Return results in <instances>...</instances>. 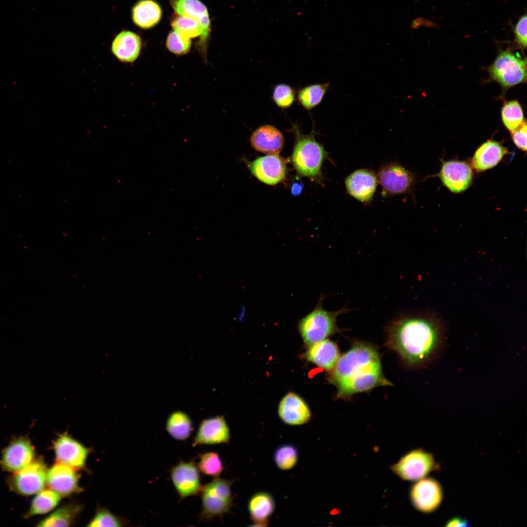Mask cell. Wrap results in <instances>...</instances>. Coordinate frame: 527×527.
<instances>
[{
	"instance_id": "obj_3",
	"label": "cell",
	"mask_w": 527,
	"mask_h": 527,
	"mask_svg": "<svg viewBox=\"0 0 527 527\" xmlns=\"http://www.w3.org/2000/svg\"><path fill=\"white\" fill-rule=\"evenodd\" d=\"M295 137L291 161L298 174L315 181L321 182L322 167L327 154L323 144L316 141L315 132L303 134L295 124Z\"/></svg>"
},
{
	"instance_id": "obj_38",
	"label": "cell",
	"mask_w": 527,
	"mask_h": 527,
	"mask_svg": "<svg viewBox=\"0 0 527 527\" xmlns=\"http://www.w3.org/2000/svg\"><path fill=\"white\" fill-rule=\"evenodd\" d=\"M527 20L526 14L522 16L514 29L515 41L522 49L527 47Z\"/></svg>"
},
{
	"instance_id": "obj_36",
	"label": "cell",
	"mask_w": 527,
	"mask_h": 527,
	"mask_svg": "<svg viewBox=\"0 0 527 527\" xmlns=\"http://www.w3.org/2000/svg\"><path fill=\"white\" fill-rule=\"evenodd\" d=\"M191 39L173 30L170 32L166 40V46L172 53L176 55H184L190 50Z\"/></svg>"
},
{
	"instance_id": "obj_26",
	"label": "cell",
	"mask_w": 527,
	"mask_h": 527,
	"mask_svg": "<svg viewBox=\"0 0 527 527\" xmlns=\"http://www.w3.org/2000/svg\"><path fill=\"white\" fill-rule=\"evenodd\" d=\"M134 23L142 29H149L160 21L162 16L161 6L154 0H140L133 6L132 11Z\"/></svg>"
},
{
	"instance_id": "obj_18",
	"label": "cell",
	"mask_w": 527,
	"mask_h": 527,
	"mask_svg": "<svg viewBox=\"0 0 527 527\" xmlns=\"http://www.w3.org/2000/svg\"><path fill=\"white\" fill-rule=\"evenodd\" d=\"M278 414L283 422L290 426L304 424L311 418V411L305 401L291 392L287 393L280 401Z\"/></svg>"
},
{
	"instance_id": "obj_4",
	"label": "cell",
	"mask_w": 527,
	"mask_h": 527,
	"mask_svg": "<svg viewBox=\"0 0 527 527\" xmlns=\"http://www.w3.org/2000/svg\"><path fill=\"white\" fill-rule=\"evenodd\" d=\"M324 299L322 294L314 308L298 323V331L308 346L340 332L337 324L338 317L351 311L346 306L334 311L326 310L323 307Z\"/></svg>"
},
{
	"instance_id": "obj_35",
	"label": "cell",
	"mask_w": 527,
	"mask_h": 527,
	"mask_svg": "<svg viewBox=\"0 0 527 527\" xmlns=\"http://www.w3.org/2000/svg\"><path fill=\"white\" fill-rule=\"evenodd\" d=\"M272 98L276 105L284 109L292 105L295 99V92L289 85L280 83L273 88Z\"/></svg>"
},
{
	"instance_id": "obj_27",
	"label": "cell",
	"mask_w": 527,
	"mask_h": 527,
	"mask_svg": "<svg viewBox=\"0 0 527 527\" xmlns=\"http://www.w3.org/2000/svg\"><path fill=\"white\" fill-rule=\"evenodd\" d=\"M165 429L173 439L184 441L190 437L193 426L190 418L186 413L182 411H175L168 416Z\"/></svg>"
},
{
	"instance_id": "obj_41",
	"label": "cell",
	"mask_w": 527,
	"mask_h": 527,
	"mask_svg": "<svg viewBox=\"0 0 527 527\" xmlns=\"http://www.w3.org/2000/svg\"><path fill=\"white\" fill-rule=\"evenodd\" d=\"M302 188V183L299 182L294 183L291 187V193L293 195H298L301 192Z\"/></svg>"
},
{
	"instance_id": "obj_14",
	"label": "cell",
	"mask_w": 527,
	"mask_h": 527,
	"mask_svg": "<svg viewBox=\"0 0 527 527\" xmlns=\"http://www.w3.org/2000/svg\"><path fill=\"white\" fill-rule=\"evenodd\" d=\"M34 456V448L30 441L25 437H19L4 449L1 465L4 470L16 473L28 466Z\"/></svg>"
},
{
	"instance_id": "obj_9",
	"label": "cell",
	"mask_w": 527,
	"mask_h": 527,
	"mask_svg": "<svg viewBox=\"0 0 527 527\" xmlns=\"http://www.w3.org/2000/svg\"><path fill=\"white\" fill-rule=\"evenodd\" d=\"M169 473L180 500L200 494L203 486L201 472L194 461L181 460L171 468Z\"/></svg>"
},
{
	"instance_id": "obj_31",
	"label": "cell",
	"mask_w": 527,
	"mask_h": 527,
	"mask_svg": "<svg viewBox=\"0 0 527 527\" xmlns=\"http://www.w3.org/2000/svg\"><path fill=\"white\" fill-rule=\"evenodd\" d=\"M502 121L510 132L518 128L526 120L521 104L516 100L506 102L501 112Z\"/></svg>"
},
{
	"instance_id": "obj_25",
	"label": "cell",
	"mask_w": 527,
	"mask_h": 527,
	"mask_svg": "<svg viewBox=\"0 0 527 527\" xmlns=\"http://www.w3.org/2000/svg\"><path fill=\"white\" fill-rule=\"evenodd\" d=\"M275 509V502L272 495L267 492H258L253 494L248 502L250 517L258 526H266L269 517Z\"/></svg>"
},
{
	"instance_id": "obj_22",
	"label": "cell",
	"mask_w": 527,
	"mask_h": 527,
	"mask_svg": "<svg viewBox=\"0 0 527 527\" xmlns=\"http://www.w3.org/2000/svg\"><path fill=\"white\" fill-rule=\"evenodd\" d=\"M304 355L308 361L329 372L340 356L337 345L327 339L309 345Z\"/></svg>"
},
{
	"instance_id": "obj_33",
	"label": "cell",
	"mask_w": 527,
	"mask_h": 527,
	"mask_svg": "<svg viewBox=\"0 0 527 527\" xmlns=\"http://www.w3.org/2000/svg\"><path fill=\"white\" fill-rule=\"evenodd\" d=\"M171 24L174 30L190 39L201 36V40L203 36L202 25L193 18L176 14L172 17Z\"/></svg>"
},
{
	"instance_id": "obj_40",
	"label": "cell",
	"mask_w": 527,
	"mask_h": 527,
	"mask_svg": "<svg viewBox=\"0 0 527 527\" xmlns=\"http://www.w3.org/2000/svg\"><path fill=\"white\" fill-rule=\"evenodd\" d=\"M469 526V523L468 521L459 517L450 519L446 525V527H467Z\"/></svg>"
},
{
	"instance_id": "obj_15",
	"label": "cell",
	"mask_w": 527,
	"mask_h": 527,
	"mask_svg": "<svg viewBox=\"0 0 527 527\" xmlns=\"http://www.w3.org/2000/svg\"><path fill=\"white\" fill-rule=\"evenodd\" d=\"M438 176L450 191L458 193L469 187L473 172L471 167L466 162L449 161L443 162Z\"/></svg>"
},
{
	"instance_id": "obj_20",
	"label": "cell",
	"mask_w": 527,
	"mask_h": 527,
	"mask_svg": "<svg viewBox=\"0 0 527 527\" xmlns=\"http://www.w3.org/2000/svg\"><path fill=\"white\" fill-rule=\"evenodd\" d=\"M284 139L282 133L270 124L257 128L251 134L250 142L256 150L267 154H278L282 150Z\"/></svg>"
},
{
	"instance_id": "obj_16",
	"label": "cell",
	"mask_w": 527,
	"mask_h": 527,
	"mask_svg": "<svg viewBox=\"0 0 527 527\" xmlns=\"http://www.w3.org/2000/svg\"><path fill=\"white\" fill-rule=\"evenodd\" d=\"M54 446L58 463L75 469L81 468L85 465L88 449L66 433L60 435Z\"/></svg>"
},
{
	"instance_id": "obj_5",
	"label": "cell",
	"mask_w": 527,
	"mask_h": 527,
	"mask_svg": "<svg viewBox=\"0 0 527 527\" xmlns=\"http://www.w3.org/2000/svg\"><path fill=\"white\" fill-rule=\"evenodd\" d=\"M234 480L214 478L204 486L200 492L201 499L200 520L209 521L214 517L221 519L234 506L231 486Z\"/></svg>"
},
{
	"instance_id": "obj_30",
	"label": "cell",
	"mask_w": 527,
	"mask_h": 527,
	"mask_svg": "<svg viewBox=\"0 0 527 527\" xmlns=\"http://www.w3.org/2000/svg\"><path fill=\"white\" fill-rule=\"evenodd\" d=\"M81 507L77 505L63 506L41 520L38 527H68L73 522Z\"/></svg>"
},
{
	"instance_id": "obj_10",
	"label": "cell",
	"mask_w": 527,
	"mask_h": 527,
	"mask_svg": "<svg viewBox=\"0 0 527 527\" xmlns=\"http://www.w3.org/2000/svg\"><path fill=\"white\" fill-rule=\"evenodd\" d=\"M47 471L41 459L33 461L25 468L14 473L11 480L12 488L23 495L37 494L45 486Z\"/></svg>"
},
{
	"instance_id": "obj_13",
	"label": "cell",
	"mask_w": 527,
	"mask_h": 527,
	"mask_svg": "<svg viewBox=\"0 0 527 527\" xmlns=\"http://www.w3.org/2000/svg\"><path fill=\"white\" fill-rule=\"evenodd\" d=\"M231 439L230 429L223 416L203 420L193 438L192 446L216 445L228 444Z\"/></svg>"
},
{
	"instance_id": "obj_37",
	"label": "cell",
	"mask_w": 527,
	"mask_h": 527,
	"mask_svg": "<svg viewBox=\"0 0 527 527\" xmlns=\"http://www.w3.org/2000/svg\"><path fill=\"white\" fill-rule=\"evenodd\" d=\"M121 522L117 517L105 509L97 512L93 519L87 525L88 527H120Z\"/></svg>"
},
{
	"instance_id": "obj_19",
	"label": "cell",
	"mask_w": 527,
	"mask_h": 527,
	"mask_svg": "<svg viewBox=\"0 0 527 527\" xmlns=\"http://www.w3.org/2000/svg\"><path fill=\"white\" fill-rule=\"evenodd\" d=\"M76 469L57 463L47 471L46 483L50 488L61 496H68L79 490Z\"/></svg>"
},
{
	"instance_id": "obj_1",
	"label": "cell",
	"mask_w": 527,
	"mask_h": 527,
	"mask_svg": "<svg viewBox=\"0 0 527 527\" xmlns=\"http://www.w3.org/2000/svg\"><path fill=\"white\" fill-rule=\"evenodd\" d=\"M328 380L337 389L336 398L343 399L377 387L392 385L383 374L377 348L363 341L355 342L340 356Z\"/></svg>"
},
{
	"instance_id": "obj_12",
	"label": "cell",
	"mask_w": 527,
	"mask_h": 527,
	"mask_svg": "<svg viewBox=\"0 0 527 527\" xmlns=\"http://www.w3.org/2000/svg\"><path fill=\"white\" fill-rule=\"evenodd\" d=\"M244 161L252 175L264 183L274 185L286 177L285 161L278 154H267L252 162Z\"/></svg>"
},
{
	"instance_id": "obj_39",
	"label": "cell",
	"mask_w": 527,
	"mask_h": 527,
	"mask_svg": "<svg viewBox=\"0 0 527 527\" xmlns=\"http://www.w3.org/2000/svg\"><path fill=\"white\" fill-rule=\"evenodd\" d=\"M527 123L525 121L518 128L510 132L511 139L515 145L524 151L527 149Z\"/></svg>"
},
{
	"instance_id": "obj_11",
	"label": "cell",
	"mask_w": 527,
	"mask_h": 527,
	"mask_svg": "<svg viewBox=\"0 0 527 527\" xmlns=\"http://www.w3.org/2000/svg\"><path fill=\"white\" fill-rule=\"evenodd\" d=\"M443 497L442 488L436 480L423 478L417 480L410 489V499L418 511L430 513L440 506Z\"/></svg>"
},
{
	"instance_id": "obj_28",
	"label": "cell",
	"mask_w": 527,
	"mask_h": 527,
	"mask_svg": "<svg viewBox=\"0 0 527 527\" xmlns=\"http://www.w3.org/2000/svg\"><path fill=\"white\" fill-rule=\"evenodd\" d=\"M61 496L51 488L42 489L33 499L26 516L43 514L50 511L58 505Z\"/></svg>"
},
{
	"instance_id": "obj_29",
	"label": "cell",
	"mask_w": 527,
	"mask_h": 527,
	"mask_svg": "<svg viewBox=\"0 0 527 527\" xmlns=\"http://www.w3.org/2000/svg\"><path fill=\"white\" fill-rule=\"evenodd\" d=\"M329 88V82L307 85L298 91L297 101L304 108L310 110L322 102Z\"/></svg>"
},
{
	"instance_id": "obj_34",
	"label": "cell",
	"mask_w": 527,
	"mask_h": 527,
	"mask_svg": "<svg viewBox=\"0 0 527 527\" xmlns=\"http://www.w3.org/2000/svg\"><path fill=\"white\" fill-rule=\"evenodd\" d=\"M299 452L293 445H282L275 450L274 453V462L278 468L288 470L293 468L297 464Z\"/></svg>"
},
{
	"instance_id": "obj_2",
	"label": "cell",
	"mask_w": 527,
	"mask_h": 527,
	"mask_svg": "<svg viewBox=\"0 0 527 527\" xmlns=\"http://www.w3.org/2000/svg\"><path fill=\"white\" fill-rule=\"evenodd\" d=\"M386 334L387 345L411 366L428 363L436 356L442 345L435 324L421 317L399 316L389 324Z\"/></svg>"
},
{
	"instance_id": "obj_21",
	"label": "cell",
	"mask_w": 527,
	"mask_h": 527,
	"mask_svg": "<svg viewBox=\"0 0 527 527\" xmlns=\"http://www.w3.org/2000/svg\"><path fill=\"white\" fill-rule=\"evenodd\" d=\"M141 48V39L137 34L129 31H123L114 38L111 51L119 61L131 63L138 58Z\"/></svg>"
},
{
	"instance_id": "obj_23",
	"label": "cell",
	"mask_w": 527,
	"mask_h": 527,
	"mask_svg": "<svg viewBox=\"0 0 527 527\" xmlns=\"http://www.w3.org/2000/svg\"><path fill=\"white\" fill-rule=\"evenodd\" d=\"M508 153L507 149L500 142L488 140L475 151L471 160L472 167L482 172L495 166Z\"/></svg>"
},
{
	"instance_id": "obj_24",
	"label": "cell",
	"mask_w": 527,
	"mask_h": 527,
	"mask_svg": "<svg viewBox=\"0 0 527 527\" xmlns=\"http://www.w3.org/2000/svg\"><path fill=\"white\" fill-rule=\"evenodd\" d=\"M170 4L178 15L193 18L198 21L204 30L201 41H206L210 31V21L207 9L200 0H170Z\"/></svg>"
},
{
	"instance_id": "obj_7",
	"label": "cell",
	"mask_w": 527,
	"mask_h": 527,
	"mask_svg": "<svg viewBox=\"0 0 527 527\" xmlns=\"http://www.w3.org/2000/svg\"><path fill=\"white\" fill-rule=\"evenodd\" d=\"M436 468L437 465L433 455L422 449L407 452L391 467L400 478L409 481L423 478Z\"/></svg>"
},
{
	"instance_id": "obj_32",
	"label": "cell",
	"mask_w": 527,
	"mask_h": 527,
	"mask_svg": "<svg viewBox=\"0 0 527 527\" xmlns=\"http://www.w3.org/2000/svg\"><path fill=\"white\" fill-rule=\"evenodd\" d=\"M197 465L201 473L213 478L219 477L224 468L219 454L212 451L199 454Z\"/></svg>"
},
{
	"instance_id": "obj_8",
	"label": "cell",
	"mask_w": 527,
	"mask_h": 527,
	"mask_svg": "<svg viewBox=\"0 0 527 527\" xmlns=\"http://www.w3.org/2000/svg\"><path fill=\"white\" fill-rule=\"evenodd\" d=\"M384 195L394 196L410 192L414 184L413 174L400 164L382 165L377 175Z\"/></svg>"
},
{
	"instance_id": "obj_6",
	"label": "cell",
	"mask_w": 527,
	"mask_h": 527,
	"mask_svg": "<svg viewBox=\"0 0 527 527\" xmlns=\"http://www.w3.org/2000/svg\"><path fill=\"white\" fill-rule=\"evenodd\" d=\"M487 71L492 80L507 89L526 82V59L508 50L501 51Z\"/></svg>"
},
{
	"instance_id": "obj_17",
	"label": "cell",
	"mask_w": 527,
	"mask_h": 527,
	"mask_svg": "<svg viewBox=\"0 0 527 527\" xmlns=\"http://www.w3.org/2000/svg\"><path fill=\"white\" fill-rule=\"evenodd\" d=\"M345 183L346 191L351 196L362 203H369L374 195L378 179L373 171L362 168L347 176Z\"/></svg>"
}]
</instances>
